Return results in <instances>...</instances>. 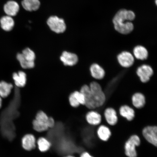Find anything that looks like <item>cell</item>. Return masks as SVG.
Returning a JSON list of instances; mask_svg holds the SVG:
<instances>
[{
    "label": "cell",
    "mask_w": 157,
    "mask_h": 157,
    "mask_svg": "<svg viewBox=\"0 0 157 157\" xmlns=\"http://www.w3.org/2000/svg\"><path fill=\"white\" fill-rule=\"evenodd\" d=\"M119 114L127 121H131L134 118L135 111L132 107L127 105H123L120 107Z\"/></svg>",
    "instance_id": "cell-12"
},
{
    "label": "cell",
    "mask_w": 157,
    "mask_h": 157,
    "mask_svg": "<svg viewBox=\"0 0 157 157\" xmlns=\"http://www.w3.org/2000/svg\"><path fill=\"white\" fill-rule=\"evenodd\" d=\"M36 145L40 151L44 152L48 151L52 147V144L50 140L46 137H39L36 141Z\"/></svg>",
    "instance_id": "cell-23"
},
{
    "label": "cell",
    "mask_w": 157,
    "mask_h": 157,
    "mask_svg": "<svg viewBox=\"0 0 157 157\" xmlns=\"http://www.w3.org/2000/svg\"><path fill=\"white\" fill-rule=\"evenodd\" d=\"M19 9L18 4L14 1L8 2L4 6V10L7 15L14 16L16 15Z\"/></svg>",
    "instance_id": "cell-17"
},
{
    "label": "cell",
    "mask_w": 157,
    "mask_h": 157,
    "mask_svg": "<svg viewBox=\"0 0 157 157\" xmlns=\"http://www.w3.org/2000/svg\"><path fill=\"white\" fill-rule=\"evenodd\" d=\"M80 105H85V98L83 94L81 92L75 91L73 93Z\"/></svg>",
    "instance_id": "cell-28"
},
{
    "label": "cell",
    "mask_w": 157,
    "mask_h": 157,
    "mask_svg": "<svg viewBox=\"0 0 157 157\" xmlns=\"http://www.w3.org/2000/svg\"><path fill=\"white\" fill-rule=\"evenodd\" d=\"M131 102L133 107L136 109H141L146 105V97L142 93H135L131 98Z\"/></svg>",
    "instance_id": "cell-14"
},
{
    "label": "cell",
    "mask_w": 157,
    "mask_h": 157,
    "mask_svg": "<svg viewBox=\"0 0 157 157\" xmlns=\"http://www.w3.org/2000/svg\"><path fill=\"white\" fill-rule=\"evenodd\" d=\"M80 91L83 94L85 98V106L90 110L95 109V105L92 101L91 96H90V87L87 85H84L82 86Z\"/></svg>",
    "instance_id": "cell-16"
},
{
    "label": "cell",
    "mask_w": 157,
    "mask_h": 157,
    "mask_svg": "<svg viewBox=\"0 0 157 157\" xmlns=\"http://www.w3.org/2000/svg\"><path fill=\"white\" fill-rule=\"evenodd\" d=\"M79 157H94L87 151H84L80 155Z\"/></svg>",
    "instance_id": "cell-30"
},
{
    "label": "cell",
    "mask_w": 157,
    "mask_h": 157,
    "mask_svg": "<svg viewBox=\"0 0 157 157\" xmlns=\"http://www.w3.org/2000/svg\"><path fill=\"white\" fill-rule=\"evenodd\" d=\"M69 102L70 105L73 108H78L80 105V103L76 99L75 96H74L73 93L71 94L69 97Z\"/></svg>",
    "instance_id": "cell-27"
},
{
    "label": "cell",
    "mask_w": 157,
    "mask_h": 157,
    "mask_svg": "<svg viewBox=\"0 0 157 157\" xmlns=\"http://www.w3.org/2000/svg\"><path fill=\"white\" fill-rule=\"evenodd\" d=\"M97 133L100 140L104 142H106L111 136L110 129L106 125L100 124L98 127Z\"/></svg>",
    "instance_id": "cell-15"
},
{
    "label": "cell",
    "mask_w": 157,
    "mask_h": 157,
    "mask_svg": "<svg viewBox=\"0 0 157 157\" xmlns=\"http://www.w3.org/2000/svg\"><path fill=\"white\" fill-rule=\"evenodd\" d=\"M49 117L42 111L36 113L35 119L33 121V128L35 131L42 132L48 130L49 128L48 121Z\"/></svg>",
    "instance_id": "cell-3"
},
{
    "label": "cell",
    "mask_w": 157,
    "mask_h": 157,
    "mask_svg": "<svg viewBox=\"0 0 157 157\" xmlns=\"http://www.w3.org/2000/svg\"><path fill=\"white\" fill-rule=\"evenodd\" d=\"M21 146L25 150L30 151L36 148V140L32 134L28 133L24 135L21 140Z\"/></svg>",
    "instance_id": "cell-9"
},
{
    "label": "cell",
    "mask_w": 157,
    "mask_h": 157,
    "mask_svg": "<svg viewBox=\"0 0 157 157\" xmlns=\"http://www.w3.org/2000/svg\"><path fill=\"white\" fill-rule=\"evenodd\" d=\"M104 116L108 124L111 126L116 124L118 120L117 111L112 107L106 108L104 110Z\"/></svg>",
    "instance_id": "cell-11"
},
{
    "label": "cell",
    "mask_w": 157,
    "mask_h": 157,
    "mask_svg": "<svg viewBox=\"0 0 157 157\" xmlns=\"http://www.w3.org/2000/svg\"><path fill=\"white\" fill-rule=\"evenodd\" d=\"M13 86L5 81L0 82V97L2 99L7 98L11 94Z\"/></svg>",
    "instance_id": "cell-22"
},
{
    "label": "cell",
    "mask_w": 157,
    "mask_h": 157,
    "mask_svg": "<svg viewBox=\"0 0 157 157\" xmlns=\"http://www.w3.org/2000/svg\"><path fill=\"white\" fill-rule=\"evenodd\" d=\"M47 23L50 29L55 33H62L66 30V25L64 21L57 17H50L48 19Z\"/></svg>",
    "instance_id": "cell-6"
},
{
    "label": "cell",
    "mask_w": 157,
    "mask_h": 157,
    "mask_svg": "<svg viewBox=\"0 0 157 157\" xmlns=\"http://www.w3.org/2000/svg\"><path fill=\"white\" fill-rule=\"evenodd\" d=\"M17 59L20 63L21 67L23 68H31L34 67V62H30L24 58L21 53L17 55Z\"/></svg>",
    "instance_id": "cell-25"
},
{
    "label": "cell",
    "mask_w": 157,
    "mask_h": 157,
    "mask_svg": "<svg viewBox=\"0 0 157 157\" xmlns=\"http://www.w3.org/2000/svg\"><path fill=\"white\" fill-rule=\"evenodd\" d=\"M0 24L4 30L9 31L13 29L14 25V21L12 17L7 15L4 16L0 19Z\"/></svg>",
    "instance_id": "cell-19"
},
{
    "label": "cell",
    "mask_w": 157,
    "mask_h": 157,
    "mask_svg": "<svg viewBox=\"0 0 157 157\" xmlns=\"http://www.w3.org/2000/svg\"><path fill=\"white\" fill-rule=\"evenodd\" d=\"M137 74L140 77L141 82L146 83L150 80L153 74V70L150 66L143 65L137 68Z\"/></svg>",
    "instance_id": "cell-7"
},
{
    "label": "cell",
    "mask_w": 157,
    "mask_h": 157,
    "mask_svg": "<svg viewBox=\"0 0 157 157\" xmlns=\"http://www.w3.org/2000/svg\"><path fill=\"white\" fill-rule=\"evenodd\" d=\"M117 58L119 63L124 67H130L134 63V58L132 55L128 52H121L118 56Z\"/></svg>",
    "instance_id": "cell-10"
},
{
    "label": "cell",
    "mask_w": 157,
    "mask_h": 157,
    "mask_svg": "<svg viewBox=\"0 0 157 157\" xmlns=\"http://www.w3.org/2000/svg\"><path fill=\"white\" fill-rule=\"evenodd\" d=\"M140 137L136 135H133L125 142L124 148L125 154L127 157H137L136 147L140 144Z\"/></svg>",
    "instance_id": "cell-4"
},
{
    "label": "cell",
    "mask_w": 157,
    "mask_h": 157,
    "mask_svg": "<svg viewBox=\"0 0 157 157\" xmlns=\"http://www.w3.org/2000/svg\"><path fill=\"white\" fill-rule=\"evenodd\" d=\"M49 128H52L55 126V121L54 120L52 117H49L48 121Z\"/></svg>",
    "instance_id": "cell-29"
},
{
    "label": "cell",
    "mask_w": 157,
    "mask_h": 157,
    "mask_svg": "<svg viewBox=\"0 0 157 157\" xmlns=\"http://www.w3.org/2000/svg\"><path fill=\"white\" fill-rule=\"evenodd\" d=\"M24 58L30 62H34L35 56L34 52L30 48H26L23 50L22 53Z\"/></svg>",
    "instance_id": "cell-26"
},
{
    "label": "cell",
    "mask_w": 157,
    "mask_h": 157,
    "mask_svg": "<svg viewBox=\"0 0 157 157\" xmlns=\"http://www.w3.org/2000/svg\"><path fill=\"white\" fill-rule=\"evenodd\" d=\"M142 136L147 142L157 147V126L148 125L143 128Z\"/></svg>",
    "instance_id": "cell-5"
},
{
    "label": "cell",
    "mask_w": 157,
    "mask_h": 157,
    "mask_svg": "<svg viewBox=\"0 0 157 157\" xmlns=\"http://www.w3.org/2000/svg\"><path fill=\"white\" fill-rule=\"evenodd\" d=\"M133 54L136 59L141 60L146 59L148 56V52L144 47L138 46L135 47Z\"/></svg>",
    "instance_id": "cell-24"
},
{
    "label": "cell",
    "mask_w": 157,
    "mask_h": 157,
    "mask_svg": "<svg viewBox=\"0 0 157 157\" xmlns=\"http://www.w3.org/2000/svg\"><path fill=\"white\" fill-rule=\"evenodd\" d=\"M16 86L17 87H24L26 83V75L23 71L14 73L13 75Z\"/></svg>",
    "instance_id": "cell-20"
},
{
    "label": "cell",
    "mask_w": 157,
    "mask_h": 157,
    "mask_svg": "<svg viewBox=\"0 0 157 157\" xmlns=\"http://www.w3.org/2000/svg\"><path fill=\"white\" fill-rule=\"evenodd\" d=\"M1 97H0V109H1L2 107L3 99Z\"/></svg>",
    "instance_id": "cell-31"
},
{
    "label": "cell",
    "mask_w": 157,
    "mask_h": 157,
    "mask_svg": "<svg viewBox=\"0 0 157 157\" xmlns=\"http://www.w3.org/2000/svg\"><path fill=\"white\" fill-rule=\"evenodd\" d=\"M64 157H76L75 156H74L72 155H66V156H64Z\"/></svg>",
    "instance_id": "cell-32"
},
{
    "label": "cell",
    "mask_w": 157,
    "mask_h": 157,
    "mask_svg": "<svg viewBox=\"0 0 157 157\" xmlns=\"http://www.w3.org/2000/svg\"><path fill=\"white\" fill-rule=\"evenodd\" d=\"M21 4L27 11H36L40 7V2L39 0H23Z\"/></svg>",
    "instance_id": "cell-21"
},
{
    "label": "cell",
    "mask_w": 157,
    "mask_h": 157,
    "mask_svg": "<svg viewBox=\"0 0 157 157\" xmlns=\"http://www.w3.org/2000/svg\"><path fill=\"white\" fill-rule=\"evenodd\" d=\"M85 119L88 124L97 126L101 124L102 121L101 115L95 110H90L86 113Z\"/></svg>",
    "instance_id": "cell-8"
},
{
    "label": "cell",
    "mask_w": 157,
    "mask_h": 157,
    "mask_svg": "<svg viewBox=\"0 0 157 157\" xmlns=\"http://www.w3.org/2000/svg\"><path fill=\"white\" fill-rule=\"evenodd\" d=\"M89 87L90 96L95 109L102 107L105 103L106 98L101 86L97 82H94L90 84Z\"/></svg>",
    "instance_id": "cell-2"
},
{
    "label": "cell",
    "mask_w": 157,
    "mask_h": 157,
    "mask_svg": "<svg viewBox=\"0 0 157 157\" xmlns=\"http://www.w3.org/2000/svg\"><path fill=\"white\" fill-rule=\"evenodd\" d=\"M60 60L66 66H73L77 63L78 57L75 54L67 52L63 53Z\"/></svg>",
    "instance_id": "cell-13"
},
{
    "label": "cell",
    "mask_w": 157,
    "mask_h": 157,
    "mask_svg": "<svg viewBox=\"0 0 157 157\" xmlns=\"http://www.w3.org/2000/svg\"><path fill=\"white\" fill-rule=\"evenodd\" d=\"M135 15L133 11L123 9L119 11L115 15L113 22L115 30L123 34L130 33L134 29L131 21L135 18Z\"/></svg>",
    "instance_id": "cell-1"
},
{
    "label": "cell",
    "mask_w": 157,
    "mask_h": 157,
    "mask_svg": "<svg viewBox=\"0 0 157 157\" xmlns=\"http://www.w3.org/2000/svg\"><path fill=\"white\" fill-rule=\"evenodd\" d=\"M90 70L92 76L96 79H101L105 76V70L97 64H92Z\"/></svg>",
    "instance_id": "cell-18"
}]
</instances>
